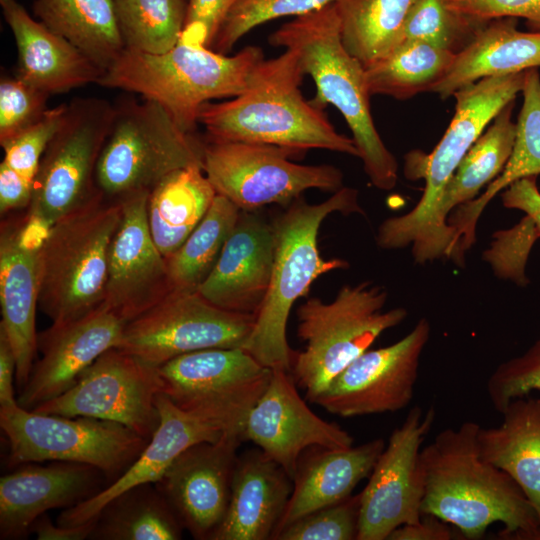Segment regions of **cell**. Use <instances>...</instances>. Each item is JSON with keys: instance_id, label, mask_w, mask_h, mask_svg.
Masks as SVG:
<instances>
[{"instance_id": "1", "label": "cell", "mask_w": 540, "mask_h": 540, "mask_svg": "<svg viewBox=\"0 0 540 540\" xmlns=\"http://www.w3.org/2000/svg\"><path fill=\"white\" fill-rule=\"evenodd\" d=\"M479 428L473 421L445 428L421 449L422 515L456 527L467 539L482 538L491 524L501 523V538L536 540V511L516 482L482 457Z\"/></svg>"}, {"instance_id": "2", "label": "cell", "mask_w": 540, "mask_h": 540, "mask_svg": "<svg viewBox=\"0 0 540 540\" xmlns=\"http://www.w3.org/2000/svg\"><path fill=\"white\" fill-rule=\"evenodd\" d=\"M525 71L486 77L458 90L453 118L430 154L411 152L405 157V175L423 178L425 188L417 205L407 214L388 218L378 229L383 249L412 246L415 262L442 256L458 262L451 227L441 222L438 206L447 183L460 162L498 112L522 91Z\"/></svg>"}, {"instance_id": "3", "label": "cell", "mask_w": 540, "mask_h": 540, "mask_svg": "<svg viewBox=\"0 0 540 540\" xmlns=\"http://www.w3.org/2000/svg\"><path fill=\"white\" fill-rule=\"evenodd\" d=\"M305 75L297 54L285 49L257 64L240 95L204 103L198 123L213 140L275 145L302 153L325 149L358 157L353 139L338 133L323 110L302 95Z\"/></svg>"}, {"instance_id": "4", "label": "cell", "mask_w": 540, "mask_h": 540, "mask_svg": "<svg viewBox=\"0 0 540 540\" xmlns=\"http://www.w3.org/2000/svg\"><path fill=\"white\" fill-rule=\"evenodd\" d=\"M334 212H362L358 191L342 187L327 200L309 204L302 197L272 222L274 261L266 295L255 314L253 328L242 348L271 370L291 371L293 351L287 340V322L294 303L306 296L321 275L348 267L339 258L325 259L318 247L322 222Z\"/></svg>"}, {"instance_id": "5", "label": "cell", "mask_w": 540, "mask_h": 540, "mask_svg": "<svg viewBox=\"0 0 540 540\" xmlns=\"http://www.w3.org/2000/svg\"><path fill=\"white\" fill-rule=\"evenodd\" d=\"M268 41L297 54L304 73L316 86L311 103L322 110L328 104L339 110L372 185L380 190L393 189L398 165L375 127L365 67L342 43L335 3L297 16L273 32Z\"/></svg>"}, {"instance_id": "6", "label": "cell", "mask_w": 540, "mask_h": 540, "mask_svg": "<svg viewBox=\"0 0 540 540\" xmlns=\"http://www.w3.org/2000/svg\"><path fill=\"white\" fill-rule=\"evenodd\" d=\"M263 59L259 47L247 46L228 56L181 38L162 54L124 50L97 84L158 102L184 131L193 133L200 107L213 99L243 93Z\"/></svg>"}, {"instance_id": "7", "label": "cell", "mask_w": 540, "mask_h": 540, "mask_svg": "<svg viewBox=\"0 0 540 540\" xmlns=\"http://www.w3.org/2000/svg\"><path fill=\"white\" fill-rule=\"evenodd\" d=\"M122 202L102 192L53 224L38 248L40 310L54 324L78 319L105 297Z\"/></svg>"}, {"instance_id": "8", "label": "cell", "mask_w": 540, "mask_h": 540, "mask_svg": "<svg viewBox=\"0 0 540 540\" xmlns=\"http://www.w3.org/2000/svg\"><path fill=\"white\" fill-rule=\"evenodd\" d=\"M387 292L370 282L345 285L331 302L311 297L297 310V335L290 374L314 403L330 383L386 330L407 316L404 308L384 310Z\"/></svg>"}, {"instance_id": "9", "label": "cell", "mask_w": 540, "mask_h": 540, "mask_svg": "<svg viewBox=\"0 0 540 540\" xmlns=\"http://www.w3.org/2000/svg\"><path fill=\"white\" fill-rule=\"evenodd\" d=\"M202 165V141L184 131L158 102L125 100L115 105L102 148L96 184L108 199L151 191L172 172Z\"/></svg>"}, {"instance_id": "10", "label": "cell", "mask_w": 540, "mask_h": 540, "mask_svg": "<svg viewBox=\"0 0 540 540\" xmlns=\"http://www.w3.org/2000/svg\"><path fill=\"white\" fill-rule=\"evenodd\" d=\"M114 115L115 105L102 98H74L66 105L34 179L30 223L48 231L101 192L96 168Z\"/></svg>"}, {"instance_id": "11", "label": "cell", "mask_w": 540, "mask_h": 540, "mask_svg": "<svg viewBox=\"0 0 540 540\" xmlns=\"http://www.w3.org/2000/svg\"><path fill=\"white\" fill-rule=\"evenodd\" d=\"M0 426L8 439L11 467L46 461L88 464L106 476L108 485L132 465L149 441L117 422L38 413L19 404L0 408Z\"/></svg>"}, {"instance_id": "12", "label": "cell", "mask_w": 540, "mask_h": 540, "mask_svg": "<svg viewBox=\"0 0 540 540\" xmlns=\"http://www.w3.org/2000/svg\"><path fill=\"white\" fill-rule=\"evenodd\" d=\"M302 152L268 144L220 141L202 142V169L215 189L241 211L268 204L288 207L309 189L336 192L343 174L333 165L292 162Z\"/></svg>"}, {"instance_id": "13", "label": "cell", "mask_w": 540, "mask_h": 540, "mask_svg": "<svg viewBox=\"0 0 540 540\" xmlns=\"http://www.w3.org/2000/svg\"><path fill=\"white\" fill-rule=\"evenodd\" d=\"M164 393L177 407L242 434L272 376L243 348H208L158 367Z\"/></svg>"}, {"instance_id": "14", "label": "cell", "mask_w": 540, "mask_h": 540, "mask_svg": "<svg viewBox=\"0 0 540 540\" xmlns=\"http://www.w3.org/2000/svg\"><path fill=\"white\" fill-rule=\"evenodd\" d=\"M255 315L219 308L197 291L170 292L126 323L117 349L159 367L180 355L208 348H238Z\"/></svg>"}, {"instance_id": "15", "label": "cell", "mask_w": 540, "mask_h": 540, "mask_svg": "<svg viewBox=\"0 0 540 540\" xmlns=\"http://www.w3.org/2000/svg\"><path fill=\"white\" fill-rule=\"evenodd\" d=\"M160 393L162 380L158 367L111 348L71 388L32 411L109 420L149 440L160 423L157 406Z\"/></svg>"}, {"instance_id": "16", "label": "cell", "mask_w": 540, "mask_h": 540, "mask_svg": "<svg viewBox=\"0 0 540 540\" xmlns=\"http://www.w3.org/2000/svg\"><path fill=\"white\" fill-rule=\"evenodd\" d=\"M435 410L410 409L393 430L360 495L357 540H388L404 524L422 517L424 479L421 446L430 432Z\"/></svg>"}, {"instance_id": "17", "label": "cell", "mask_w": 540, "mask_h": 540, "mask_svg": "<svg viewBox=\"0 0 540 540\" xmlns=\"http://www.w3.org/2000/svg\"><path fill=\"white\" fill-rule=\"evenodd\" d=\"M430 331L429 322L421 318L394 344L368 349L338 374L314 403L343 418L402 410L413 398Z\"/></svg>"}, {"instance_id": "18", "label": "cell", "mask_w": 540, "mask_h": 540, "mask_svg": "<svg viewBox=\"0 0 540 540\" xmlns=\"http://www.w3.org/2000/svg\"><path fill=\"white\" fill-rule=\"evenodd\" d=\"M242 434L225 432L181 452L154 484L193 538L212 540L222 523Z\"/></svg>"}, {"instance_id": "19", "label": "cell", "mask_w": 540, "mask_h": 540, "mask_svg": "<svg viewBox=\"0 0 540 540\" xmlns=\"http://www.w3.org/2000/svg\"><path fill=\"white\" fill-rule=\"evenodd\" d=\"M149 193L141 191L120 199L122 217L110 247L103 304L126 322L173 291L167 261L148 226Z\"/></svg>"}, {"instance_id": "20", "label": "cell", "mask_w": 540, "mask_h": 540, "mask_svg": "<svg viewBox=\"0 0 540 540\" xmlns=\"http://www.w3.org/2000/svg\"><path fill=\"white\" fill-rule=\"evenodd\" d=\"M242 439L253 442L293 477L300 455L308 448H348L353 437L339 425L315 414L285 370H273L269 384L249 412Z\"/></svg>"}, {"instance_id": "21", "label": "cell", "mask_w": 540, "mask_h": 540, "mask_svg": "<svg viewBox=\"0 0 540 540\" xmlns=\"http://www.w3.org/2000/svg\"><path fill=\"white\" fill-rule=\"evenodd\" d=\"M126 323L102 303L78 319L52 323L38 333L41 357L19 390V406L33 410L71 388L100 355L117 347Z\"/></svg>"}, {"instance_id": "22", "label": "cell", "mask_w": 540, "mask_h": 540, "mask_svg": "<svg viewBox=\"0 0 540 540\" xmlns=\"http://www.w3.org/2000/svg\"><path fill=\"white\" fill-rule=\"evenodd\" d=\"M46 233L30 223L26 214L1 223L0 327L5 331L15 355L18 390L26 384L37 352L38 248Z\"/></svg>"}, {"instance_id": "23", "label": "cell", "mask_w": 540, "mask_h": 540, "mask_svg": "<svg viewBox=\"0 0 540 540\" xmlns=\"http://www.w3.org/2000/svg\"><path fill=\"white\" fill-rule=\"evenodd\" d=\"M31 462L0 478V539L19 540L31 533L35 520L50 509L71 508L107 485L96 467L65 461Z\"/></svg>"}, {"instance_id": "24", "label": "cell", "mask_w": 540, "mask_h": 540, "mask_svg": "<svg viewBox=\"0 0 540 540\" xmlns=\"http://www.w3.org/2000/svg\"><path fill=\"white\" fill-rule=\"evenodd\" d=\"M275 251L273 223L241 211L213 269L197 292L224 310L255 315L269 287Z\"/></svg>"}, {"instance_id": "25", "label": "cell", "mask_w": 540, "mask_h": 540, "mask_svg": "<svg viewBox=\"0 0 540 540\" xmlns=\"http://www.w3.org/2000/svg\"><path fill=\"white\" fill-rule=\"evenodd\" d=\"M160 423L132 465L97 495L64 509L56 523L74 526L97 516L112 498L137 485L155 483L185 449L200 442L218 440L225 431L217 424L177 407L164 393L157 397Z\"/></svg>"}, {"instance_id": "26", "label": "cell", "mask_w": 540, "mask_h": 540, "mask_svg": "<svg viewBox=\"0 0 540 540\" xmlns=\"http://www.w3.org/2000/svg\"><path fill=\"white\" fill-rule=\"evenodd\" d=\"M15 39L17 76L48 95L98 83L104 72L63 37L33 18L17 0H0Z\"/></svg>"}, {"instance_id": "27", "label": "cell", "mask_w": 540, "mask_h": 540, "mask_svg": "<svg viewBox=\"0 0 540 540\" xmlns=\"http://www.w3.org/2000/svg\"><path fill=\"white\" fill-rule=\"evenodd\" d=\"M293 490L286 471L259 448L238 456L226 515L212 540L272 539Z\"/></svg>"}, {"instance_id": "28", "label": "cell", "mask_w": 540, "mask_h": 540, "mask_svg": "<svg viewBox=\"0 0 540 540\" xmlns=\"http://www.w3.org/2000/svg\"><path fill=\"white\" fill-rule=\"evenodd\" d=\"M385 445L378 438L348 448L306 449L298 459L293 490L272 539L300 517L350 497L357 484L369 477Z\"/></svg>"}, {"instance_id": "29", "label": "cell", "mask_w": 540, "mask_h": 540, "mask_svg": "<svg viewBox=\"0 0 540 540\" xmlns=\"http://www.w3.org/2000/svg\"><path fill=\"white\" fill-rule=\"evenodd\" d=\"M517 18H495L485 23L455 58L432 92L442 99L478 80L540 67V31L517 29Z\"/></svg>"}, {"instance_id": "30", "label": "cell", "mask_w": 540, "mask_h": 540, "mask_svg": "<svg viewBox=\"0 0 540 540\" xmlns=\"http://www.w3.org/2000/svg\"><path fill=\"white\" fill-rule=\"evenodd\" d=\"M500 413L503 419L498 426H480V453L516 482L540 523V397H517ZM536 540H540V532Z\"/></svg>"}, {"instance_id": "31", "label": "cell", "mask_w": 540, "mask_h": 540, "mask_svg": "<svg viewBox=\"0 0 540 540\" xmlns=\"http://www.w3.org/2000/svg\"><path fill=\"white\" fill-rule=\"evenodd\" d=\"M523 105L516 122V136L511 155L501 174L484 193L455 210L447 219L454 235L458 255L475 241V227L485 206L513 182L540 174V74L538 68L525 71Z\"/></svg>"}, {"instance_id": "32", "label": "cell", "mask_w": 540, "mask_h": 540, "mask_svg": "<svg viewBox=\"0 0 540 540\" xmlns=\"http://www.w3.org/2000/svg\"><path fill=\"white\" fill-rule=\"evenodd\" d=\"M216 194L199 164L172 172L150 191L148 226L165 259L180 248L201 222Z\"/></svg>"}, {"instance_id": "33", "label": "cell", "mask_w": 540, "mask_h": 540, "mask_svg": "<svg viewBox=\"0 0 540 540\" xmlns=\"http://www.w3.org/2000/svg\"><path fill=\"white\" fill-rule=\"evenodd\" d=\"M35 17L66 39L104 73L125 50L114 0H35Z\"/></svg>"}, {"instance_id": "34", "label": "cell", "mask_w": 540, "mask_h": 540, "mask_svg": "<svg viewBox=\"0 0 540 540\" xmlns=\"http://www.w3.org/2000/svg\"><path fill=\"white\" fill-rule=\"evenodd\" d=\"M184 528L154 483L129 488L95 517L92 540H178Z\"/></svg>"}, {"instance_id": "35", "label": "cell", "mask_w": 540, "mask_h": 540, "mask_svg": "<svg viewBox=\"0 0 540 540\" xmlns=\"http://www.w3.org/2000/svg\"><path fill=\"white\" fill-rule=\"evenodd\" d=\"M455 53L423 41H404L365 67L370 95L407 100L432 92L451 67Z\"/></svg>"}, {"instance_id": "36", "label": "cell", "mask_w": 540, "mask_h": 540, "mask_svg": "<svg viewBox=\"0 0 540 540\" xmlns=\"http://www.w3.org/2000/svg\"><path fill=\"white\" fill-rule=\"evenodd\" d=\"M515 100L506 104L468 150L454 175L447 183L438 206V216L447 224V215L457 206L467 203L485 185L503 171L511 155L516 123L512 121Z\"/></svg>"}, {"instance_id": "37", "label": "cell", "mask_w": 540, "mask_h": 540, "mask_svg": "<svg viewBox=\"0 0 540 540\" xmlns=\"http://www.w3.org/2000/svg\"><path fill=\"white\" fill-rule=\"evenodd\" d=\"M418 0H336L345 49L364 67L400 42L405 22Z\"/></svg>"}, {"instance_id": "38", "label": "cell", "mask_w": 540, "mask_h": 540, "mask_svg": "<svg viewBox=\"0 0 540 540\" xmlns=\"http://www.w3.org/2000/svg\"><path fill=\"white\" fill-rule=\"evenodd\" d=\"M240 212L229 199L216 194L201 222L166 259L172 290L197 291L217 262Z\"/></svg>"}, {"instance_id": "39", "label": "cell", "mask_w": 540, "mask_h": 540, "mask_svg": "<svg viewBox=\"0 0 540 540\" xmlns=\"http://www.w3.org/2000/svg\"><path fill=\"white\" fill-rule=\"evenodd\" d=\"M188 0H114L125 50L162 54L181 39Z\"/></svg>"}, {"instance_id": "40", "label": "cell", "mask_w": 540, "mask_h": 540, "mask_svg": "<svg viewBox=\"0 0 540 540\" xmlns=\"http://www.w3.org/2000/svg\"><path fill=\"white\" fill-rule=\"evenodd\" d=\"M485 23L451 10L446 0H418L405 22L399 44L423 41L457 54Z\"/></svg>"}, {"instance_id": "41", "label": "cell", "mask_w": 540, "mask_h": 540, "mask_svg": "<svg viewBox=\"0 0 540 540\" xmlns=\"http://www.w3.org/2000/svg\"><path fill=\"white\" fill-rule=\"evenodd\" d=\"M335 1L237 0L228 11L210 48L226 54L236 42L260 24L284 16H302Z\"/></svg>"}, {"instance_id": "42", "label": "cell", "mask_w": 540, "mask_h": 540, "mask_svg": "<svg viewBox=\"0 0 540 540\" xmlns=\"http://www.w3.org/2000/svg\"><path fill=\"white\" fill-rule=\"evenodd\" d=\"M504 190L503 205L523 211L525 217L512 229L497 232L496 241L509 258L526 262L533 243L540 237V191L537 176L521 178Z\"/></svg>"}, {"instance_id": "43", "label": "cell", "mask_w": 540, "mask_h": 540, "mask_svg": "<svg viewBox=\"0 0 540 540\" xmlns=\"http://www.w3.org/2000/svg\"><path fill=\"white\" fill-rule=\"evenodd\" d=\"M360 495L310 512L282 528L277 540H352L357 538Z\"/></svg>"}, {"instance_id": "44", "label": "cell", "mask_w": 540, "mask_h": 540, "mask_svg": "<svg viewBox=\"0 0 540 540\" xmlns=\"http://www.w3.org/2000/svg\"><path fill=\"white\" fill-rule=\"evenodd\" d=\"M50 95L17 75L0 79V145L38 122L49 109Z\"/></svg>"}, {"instance_id": "45", "label": "cell", "mask_w": 540, "mask_h": 540, "mask_svg": "<svg viewBox=\"0 0 540 540\" xmlns=\"http://www.w3.org/2000/svg\"><path fill=\"white\" fill-rule=\"evenodd\" d=\"M66 105L49 108L38 122L1 145L2 161L33 184L41 158L61 124Z\"/></svg>"}, {"instance_id": "46", "label": "cell", "mask_w": 540, "mask_h": 540, "mask_svg": "<svg viewBox=\"0 0 540 540\" xmlns=\"http://www.w3.org/2000/svg\"><path fill=\"white\" fill-rule=\"evenodd\" d=\"M535 390L540 391V359L526 352L498 366L487 382L489 399L499 412L511 400Z\"/></svg>"}, {"instance_id": "47", "label": "cell", "mask_w": 540, "mask_h": 540, "mask_svg": "<svg viewBox=\"0 0 540 540\" xmlns=\"http://www.w3.org/2000/svg\"><path fill=\"white\" fill-rule=\"evenodd\" d=\"M447 6L481 22L495 18H523L534 31H540V0H446Z\"/></svg>"}, {"instance_id": "48", "label": "cell", "mask_w": 540, "mask_h": 540, "mask_svg": "<svg viewBox=\"0 0 540 540\" xmlns=\"http://www.w3.org/2000/svg\"><path fill=\"white\" fill-rule=\"evenodd\" d=\"M237 0H188L181 38L211 47L228 11Z\"/></svg>"}, {"instance_id": "49", "label": "cell", "mask_w": 540, "mask_h": 540, "mask_svg": "<svg viewBox=\"0 0 540 540\" xmlns=\"http://www.w3.org/2000/svg\"><path fill=\"white\" fill-rule=\"evenodd\" d=\"M33 194V183L5 162L0 163V213L28 208Z\"/></svg>"}, {"instance_id": "50", "label": "cell", "mask_w": 540, "mask_h": 540, "mask_svg": "<svg viewBox=\"0 0 540 540\" xmlns=\"http://www.w3.org/2000/svg\"><path fill=\"white\" fill-rule=\"evenodd\" d=\"M450 539H452V531L447 523L433 515H422L417 522L398 527L388 537V540Z\"/></svg>"}, {"instance_id": "51", "label": "cell", "mask_w": 540, "mask_h": 540, "mask_svg": "<svg viewBox=\"0 0 540 540\" xmlns=\"http://www.w3.org/2000/svg\"><path fill=\"white\" fill-rule=\"evenodd\" d=\"M94 525L95 518L74 526L53 524L44 513L33 523L31 533H34L38 540H86L89 539Z\"/></svg>"}, {"instance_id": "52", "label": "cell", "mask_w": 540, "mask_h": 540, "mask_svg": "<svg viewBox=\"0 0 540 540\" xmlns=\"http://www.w3.org/2000/svg\"><path fill=\"white\" fill-rule=\"evenodd\" d=\"M16 359L5 331L0 327V408L18 405L15 397Z\"/></svg>"}, {"instance_id": "53", "label": "cell", "mask_w": 540, "mask_h": 540, "mask_svg": "<svg viewBox=\"0 0 540 540\" xmlns=\"http://www.w3.org/2000/svg\"><path fill=\"white\" fill-rule=\"evenodd\" d=\"M526 353L540 359V339Z\"/></svg>"}]
</instances>
